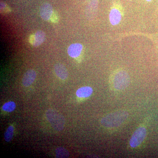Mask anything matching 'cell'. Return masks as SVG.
Here are the masks:
<instances>
[{
  "instance_id": "1",
  "label": "cell",
  "mask_w": 158,
  "mask_h": 158,
  "mask_svg": "<svg viewBox=\"0 0 158 158\" xmlns=\"http://www.w3.org/2000/svg\"><path fill=\"white\" fill-rule=\"evenodd\" d=\"M129 116L128 112L125 110L113 111L104 116L101 120V123L104 127L107 129L114 130L125 124Z\"/></svg>"
},
{
  "instance_id": "2",
  "label": "cell",
  "mask_w": 158,
  "mask_h": 158,
  "mask_svg": "<svg viewBox=\"0 0 158 158\" xmlns=\"http://www.w3.org/2000/svg\"><path fill=\"white\" fill-rule=\"evenodd\" d=\"M130 83V77L124 69H118L111 74L109 80L110 89L115 92H121L127 88Z\"/></svg>"
},
{
  "instance_id": "3",
  "label": "cell",
  "mask_w": 158,
  "mask_h": 158,
  "mask_svg": "<svg viewBox=\"0 0 158 158\" xmlns=\"http://www.w3.org/2000/svg\"><path fill=\"white\" fill-rule=\"evenodd\" d=\"M47 119L54 130L61 131L64 129L65 118L59 111L52 109H48L46 112Z\"/></svg>"
},
{
  "instance_id": "4",
  "label": "cell",
  "mask_w": 158,
  "mask_h": 158,
  "mask_svg": "<svg viewBox=\"0 0 158 158\" xmlns=\"http://www.w3.org/2000/svg\"><path fill=\"white\" fill-rule=\"evenodd\" d=\"M147 131L144 124L140 125L131 137L129 141L130 147L132 149L138 148L143 144L147 137Z\"/></svg>"
},
{
  "instance_id": "5",
  "label": "cell",
  "mask_w": 158,
  "mask_h": 158,
  "mask_svg": "<svg viewBox=\"0 0 158 158\" xmlns=\"http://www.w3.org/2000/svg\"><path fill=\"white\" fill-rule=\"evenodd\" d=\"M123 15V8L120 1L113 0L109 15V19L111 24L113 26L118 24L122 19Z\"/></svg>"
},
{
  "instance_id": "6",
  "label": "cell",
  "mask_w": 158,
  "mask_h": 158,
  "mask_svg": "<svg viewBox=\"0 0 158 158\" xmlns=\"http://www.w3.org/2000/svg\"><path fill=\"white\" fill-rule=\"evenodd\" d=\"M46 38L45 33L44 31H39L31 35L30 37V42L34 47H37L44 42Z\"/></svg>"
},
{
  "instance_id": "7",
  "label": "cell",
  "mask_w": 158,
  "mask_h": 158,
  "mask_svg": "<svg viewBox=\"0 0 158 158\" xmlns=\"http://www.w3.org/2000/svg\"><path fill=\"white\" fill-rule=\"evenodd\" d=\"M40 17L44 20L48 21L52 15L53 9L52 5L48 3H45L40 6Z\"/></svg>"
},
{
  "instance_id": "8",
  "label": "cell",
  "mask_w": 158,
  "mask_h": 158,
  "mask_svg": "<svg viewBox=\"0 0 158 158\" xmlns=\"http://www.w3.org/2000/svg\"><path fill=\"white\" fill-rule=\"evenodd\" d=\"M37 76L36 72L34 69H29L24 75L22 79V84L24 87L31 86L35 81Z\"/></svg>"
},
{
  "instance_id": "9",
  "label": "cell",
  "mask_w": 158,
  "mask_h": 158,
  "mask_svg": "<svg viewBox=\"0 0 158 158\" xmlns=\"http://www.w3.org/2000/svg\"><path fill=\"white\" fill-rule=\"evenodd\" d=\"M83 49V45L81 44H73L69 47L67 52L69 56L77 58L81 56Z\"/></svg>"
},
{
  "instance_id": "10",
  "label": "cell",
  "mask_w": 158,
  "mask_h": 158,
  "mask_svg": "<svg viewBox=\"0 0 158 158\" xmlns=\"http://www.w3.org/2000/svg\"><path fill=\"white\" fill-rule=\"evenodd\" d=\"M98 8V0H90L86 8V14L88 19H92L96 14Z\"/></svg>"
},
{
  "instance_id": "11",
  "label": "cell",
  "mask_w": 158,
  "mask_h": 158,
  "mask_svg": "<svg viewBox=\"0 0 158 158\" xmlns=\"http://www.w3.org/2000/svg\"><path fill=\"white\" fill-rule=\"evenodd\" d=\"M54 69L57 77L62 80H65L68 78L69 73L67 69L62 63H56L54 66Z\"/></svg>"
},
{
  "instance_id": "12",
  "label": "cell",
  "mask_w": 158,
  "mask_h": 158,
  "mask_svg": "<svg viewBox=\"0 0 158 158\" xmlns=\"http://www.w3.org/2000/svg\"><path fill=\"white\" fill-rule=\"evenodd\" d=\"M93 92V90L89 86L81 87L77 90L76 95L81 98H86L91 96Z\"/></svg>"
},
{
  "instance_id": "13",
  "label": "cell",
  "mask_w": 158,
  "mask_h": 158,
  "mask_svg": "<svg viewBox=\"0 0 158 158\" xmlns=\"http://www.w3.org/2000/svg\"><path fill=\"white\" fill-rule=\"evenodd\" d=\"M56 157L68 158L69 157V152L65 148L63 147H59L56 150Z\"/></svg>"
},
{
  "instance_id": "14",
  "label": "cell",
  "mask_w": 158,
  "mask_h": 158,
  "mask_svg": "<svg viewBox=\"0 0 158 158\" xmlns=\"http://www.w3.org/2000/svg\"><path fill=\"white\" fill-rule=\"evenodd\" d=\"M14 128L13 126H10L8 128L4 135V139L6 142H9L11 141L14 135Z\"/></svg>"
},
{
  "instance_id": "15",
  "label": "cell",
  "mask_w": 158,
  "mask_h": 158,
  "mask_svg": "<svg viewBox=\"0 0 158 158\" xmlns=\"http://www.w3.org/2000/svg\"><path fill=\"white\" fill-rule=\"evenodd\" d=\"M16 108V104L13 102H9L6 103L2 106V110L7 112H13Z\"/></svg>"
},
{
  "instance_id": "16",
  "label": "cell",
  "mask_w": 158,
  "mask_h": 158,
  "mask_svg": "<svg viewBox=\"0 0 158 158\" xmlns=\"http://www.w3.org/2000/svg\"><path fill=\"white\" fill-rule=\"evenodd\" d=\"M145 1L148 2H151L152 0H145Z\"/></svg>"
},
{
  "instance_id": "17",
  "label": "cell",
  "mask_w": 158,
  "mask_h": 158,
  "mask_svg": "<svg viewBox=\"0 0 158 158\" xmlns=\"http://www.w3.org/2000/svg\"></svg>"
}]
</instances>
